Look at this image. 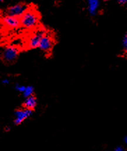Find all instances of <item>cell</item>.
I'll return each mask as SVG.
<instances>
[{
    "label": "cell",
    "mask_w": 127,
    "mask_h": 151,
    "mask_svg": "<svg viewBox=\"0 0 127 151\" xmlns=\"http://www.w3.org/2000/svg\"><path fill=\"white\" fill-rule=\"evenodd\" d=\"M19 49L14 46H9L1 53V59L5 63H13L17 59Z\"/></svg>",
    "instance_id": "cell-2"
},
{
    "label": "cell",
    "mask_w": 127,
    "mask_h": 151,
    "mask_svg": "<svg viewBox=\"0 0 127 151\" xmlns=\"http://www.w3.org/2000/svg\"><path fill=\"white\" fill-rule=\"evenodd\" d=\"M124 141H125V143H126V144H127V136L124 138Z\"/></svg>",
    "instance_id": "cell-16"
},
{
    "label": "cell",
    "mask_w": 127,
    "mask_h": 151,
    "mask_svg": "<svg viewBox=\"0 0 127 151\" xmlns=\"http://www.w3.org/2000/svg\"><path fill=\"white\" fill-rule=\"evenodd\" d=\"M33 111L32 110L26 109V108H22L18 109L15 112V124H20L23 121L28 118L32 115Z\"/></svg>",
    "instance_id": "cell-5"
},
{
    "label": "cell",
    "mask_w": 127,
    "mask_h": 151,
    "mask_svg": "<svg viewBox=\"0 0 127 151\" xmlns=\"http://www.w3.org/2000/svg\"><path fill=\"white\" fill-rule=\"evenodd\" d=\"M2 22L6 27L10 28H16L20 25V18L13 17V16H6L3 18Z\"/></svg>",
    "instance_id": "cell-7"
},
{
    "label": "cell",
    "mask_w": 127,
    "mask_h": 151,
    "mask_svg": "<svg viewBox=\"0 0 127 151\" xmlns=\"http://www.w3.org/2000/svg\"><path fill=\"white\" fill-rule=\"evenodd\" d=\"M36 104H37V99L34 95H32L28 98L25 99V101L23 103V107L24 108H26V109L33 110L36 106Z\"/></svg>",
    "instance_id": "cell-9"
},
{
    "label": "cell",
    "mask_w": 127,
    "mask_h": 151,
    "mask_svg": "<svg viewBox=\"0 0 127 151\" xmlns=\"http://www.w3.org/2000/svg\"><path fill=\"white\" fill-rule=\"evenodd\" d=\"M122 47L124 50L127 53V33L125 35L122 40Z\"/></svg>",
    "instance_id": "cell-12"
},
{
    "label": "cell",
    "mask_w": 127,
    "mask_h": 151,
    "mask_svg": "<svg viewBox=\"0 0 127 151\" xmlns=\"http://www.w3.org/2000/svg\"><path fill=\"white\" fill-rule=\"evenodd\" d=\"M53 45H54V40L53 37L49 33L45 32V34L40 40L38 48L44 52L48 53L53 49Z\"/></svg>",
    "instance_id": "cell-4"
},
{
    "label": "cell",
    "mask_w": 127,
    "mask_h": 151,
    "mask_svg": "<svg viewBox=\"0 0 127 151\" xmlns=\"http://www.w3.org/2000/svg\"><path fill=\"white\" fill-rule=\"evenodd\" d=\"M115 151H126V150H125V149L123 148V147L118 146V147H117V148L115 149Z\"/></svg>",
    "instance_id": "cell-14"
},
{
    "label": "cell",
    "mask_w": 127,
    "mask_h": 151,
    "mask_svg": "<svg viewBox=\"0 0 127 151\" xmlns=\"http://www.w3.org/2000/svg\"><path fill=\"white\" fill-rule=\"evenodd\" d=\"M126 4H127V0H126Z\"/></svg>",
    "instance_id": "cell-19"
},
{
    "label": "cell",
    "mask_w": 127,
    "mask_h": 151,
    "mask_svg": "<svg viewBox=\"0 0 127 151\" xmlns=\"http://www.w3.org/2000/svg\"><path fill=\"white\" fill-rule=\"evenodd\" d=\"M25 88H26V86L20 84H16V86H15V89H16V91L20 92V93H23V92L25 91Z\"/></svg>",
    "instance_id": "cell-11"
},
{
    "label": "cell",
    "mask_w": 127,
    "mask_h": 151,
    "mask_svg": "<svg viewBox=\"0 0 127 151\" xmlns=\"http://www.w3.org/2000/svg\"><path fill=\"white\" fill-rule=\"evenodd\" d=\"M87 11L89 15L94 16L98 13L100 6V1L99 0H89L87 1Z\"/></svg>",
    "instance_id": "cell-8"
},
{
    "label": "cell",
    "mask_w": 127,
    "mask_h": 151,
    "mask_svg": "<svg viewBox=\"0 0 127 151\" xmlns=\"http://www.w3.org/2000/svg\"><path fill=\"white\" fill-rule=\"evenodd\" d=\"M33 93H34V87L32 86H27L26 88H25V91L23 93V96L25 99H27L28 97L31 96H32Z\"/></svg>",
    "instance_id": "cell-10"
},
{
    "label": "cell",
    "mask_w": 127,
    "mask_h": 151,
    "mask_svg": "<svg viewBox=\"0 0 127 151\" xmlns=\"http://www.w3.org/2000/svg\"><path fill=\"white\" fill-rule=\"evenodd\" d=\"M20 25L25 28H33L38 25L39 16L38 13L32 9H28L26 12L20 18Z\"/></svg>",
    "instance_id": "cell-1"
},
{
    "label": "cell",
    "mask_w": 127,
    "mask_h": 151,
    "mask_svg": "<svg viewBox=\"0 0 127 151\" xmlns=\"http://www.w3.org/2000/svg\"><path fill=\"white\" fill-rule=\"evenodd\" d=\"M28 9V6H27V5L25 4H16L13 5V6L9 7V8L7 9L6 16L20 18L25 12H27Z\"/></svg>",
    "instance_id": "cell-3"
},
{
    "label": "cell",
    "mask_w": 127,
    "mask_h": 151,
    "mask_svg": "<svg viewBox=\"0 0 127 151\" xmlns=\"http://www.w3.org/2000/svg\"><path fill=\"white\" fill-rule=\"evenodd\" d=\"M10 130V127H6V131H9Z\"/></svg>",
    "instance_id": "cell-17"
},
{
    "label": "cell",
    "mask_w": 127,
    "mask_h": 151,
    "mask_svg": "<svg viewBox=\"0 0 127 151\" xmlns=\"http://www.w3.org/2000/svg\"><path fill=\"white\" fill-rule=\"evenodd\" d=\"M106 151H108V150H106Z\"/></svg>",
    "instance_id": "cell-20"
},
{
    "label": "cell",
    "mask_w": 127,
    "mask_h": 151,
    "mask_svg": "<svg viewBox=\"0 0 127 151\" xmlns=\"http://www.w3.org/2000/svg\"><path fill=\"white\" fill-rule=\"evenodd\" d=\"M45 31L43 30H38L35 32L30 38L29 39L28 46L31 49H36L39 47V44L40 40L43 37V36L45 34Z\"/></svg>",
    "instance_id": "cell-6"
},
{
    "label": "cell",
    "mask_w": 127,
    "mask_h": 151,
    "mask_svg": "<svg viewBox=\"0 0 127 151\" xmlns=\"http://www.w3.org/2000/svg\"><path fill=\"white\" fill-rule=\"evenodd\" d=\"M118 3L121 5H124L126 4V0H119L118 1Z\"/></svg>",
    "instance_id": "cell-15"
},
{
    "label": "cell",
    "mask_w": 127,
    "mask_h": 151,
    "mask_svg": "<svg viewBox=\"0 0 127 151\" xmlns=\"http://www.w3.org/2000/svg\"><path fill=\"white\" fill-rule=\"evenodd\" d=\"M0 2H2V1H1V0H0Z\"/></svg>",
    "instance_id": "cell-18"
},
{
    "label": "cell",
    "mask_w": 127,
    "mask_h": 151,
    "mask_svg": "<svg viewBox=\"0 0 127 151\" xmlns=\"http://www.w3.org/2000/svg\"><path fill=\"white\" fill-rule=\"evenodd\" d=\"M1 83H2L3 84H9V83H10V80H9V79H4V80H1Z\"/></svg>",
    "instance_id": "cell-13"
}]
</instances>
